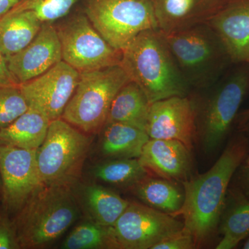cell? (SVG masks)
Segmentation results:
<instances>
[{"label":"cell","instance_id":"6da1fadb","mask_svg":"<svg viewBox=\"0 0 249 249\" xmlns=\"http://www.w3.org/2000/svg\"><path fill=\"white\" fill-rule=\"evenodd\" d=\"M248 137L241 134L229 142L212 168L193 179L183 181L184 201L178 215L183 229L199 247L213 233L220 222L232 177L249 150Z\"/></svg>","mask_w":249,"mask_h":249},{"label":"cell","instance_id":"7a4b0ae2","mask_svg":"<svg viewBox=\"0 0 249 249\" xmlns=\"http://www.w3.org/2000/svg\"><path fill=\"white\" fill-rule=\"evenodd\" d=\"M119 65L129 80L142 88L150 103L188 96L192 89L159 29L139 34L121 52Z\"/></svg>","mask_w":249,"mask_h":249},{"label":"cell","instance_id":"3957f363","mask_svg":"<svg viewBox=\"0 0 249 249\" xmlns=\"http://www.w3.org/2000/svg\"><path fill=\"white\" fill-rule=\"evenodd\" d=\"M74 186L43 185L13 222L20 249L44 248L58 240L81 217Z\"/></svg>","mask_w":249,"mask_h":249},{"label":"cell","instance_id":"277c9868","mask_svg":"<svg viewBox=\"0 0 249 249\" xmlns=\"http://www.w3.org/2000/svg\"><path fill=\"white\" fill-rule=\"evenodd\" d=\"M162 34L191 88L208 89L233 65L222 41L208 24Z\"/></svg>","mask_w":249,"mask_h":249},{"label":"cell","instance_id":"5b68a950","mask_svg":"<svg viewBox=\"0 0 249 249\" xmlns=\"http://www.w3.org/2000/svg\"><path fill=\"white\" fill-rule=\"evenodd\" d=\"M196 101V128L206 152L213 151L227 138L249 91V64H233Z\"/></svg>","mask_w":249,"mask_h":249},{"label":"cell","instance_id":"8992f818","mask_svg":"<svg viewBox=\"0 0 249 249\" xmlns=\"http://www.w3.org/2000/svg\"><path fill=\"white\" fill-rule=\"evenodd\" d=\"M131 81L120 65L80 73L62 119L85 133H99L119 90Z\"/></svg>","mask_w":249,"mask_h":249},{"label":"cell","instance_id":"52a82bcc","mask_svg":"<svg viewBox=\"0 0 249 249\" xmlns=\"http://www.w3.org/2000/svg\"><path fill=\"white\" fill-rule=\"evenodd\" d=\"M63 120L51 121L44 142L37 150V163L43 185L78 183L93 138Z\"/></svg>","mask_w":249,"mask_h":249},{"label":"cell","instance_id":"ba28073f","mask_svg":"<svg viewBox=\"0 0 249 249\" xmlns=\"http://www.w3.org/2000/svg\"><path fill=\"white\" fill-rule=\"evenodd\" d=\"M85 14L103 38L120 52L141 33L158 29L152 0H87Z\"/></svg>","mask_w":249,"mask_h":249},{"label":"cell","instance_id":"9c48e42d","mask_svg":"<svg viewBox=\"0 0 249 249\" xmlns=\"http://www.w3.org/2000/svg\"><path fill=\"white\" fill-rule=\"evenodd\" d=\"M62 60L79 72L120 65L121 52L113 48L85 14H78L56 28Z\"/></svg>","mask_w":249,"mask_h":249},{"label":"cell","instance_id":"30bf717a","mask_svg":"<svg viewBox=\"0 0 249 249\" xmlns=\"http://www.w3.org/2000/svg\"><path fill=\"white\" fill-rule=\"evenodd\" d=\"M183 227V222L175 216L144 204L129 202L120 217L108 229L112 249H152Z\"/></svg>","mask_w":249,"mask_h":249},{"label":"cell","instance_id":"8fae6325","mask_svg":"<svg viewBox=\"0 0 249 249\" xmlns=\"http://www.w3.org/2000/svg\"><path fill=\"white\" fill-rule=\"evenodd\" d=\"M0 180L5 213L16 216L43 186L37 150L0 145Z\"/></svg>","mask_w":249,"mask_h":249},{"label":"cell","instance_id":"7c38bea8","mask_svg":"<svg viewBox=\"0 0 249 249\" xmlns=\"http://www.w3.org/2000/svg\"><path fill=\"white\" fill-rule=\"evenodd\" d=\"M80 73L60 61L43 74L19 85L29 107L34 108L51 121L60 119L73 96Z\"/></svg>","mask_w":249,"mask_h":249},{"label":"cell","instance_id":"4fadbf2b","mask_svg":"<svg viewBox=\"0 0 249 249\" xmlns=\"http://www.w3.org/2000/svg\"><path fill=\"white\" fill-rule=\"evenodd\" d=\"M188 96L151 103L146 127L150 139L178 141L191 150L197 132L196 106V100Z\"/></svg>","mask_w":249,"mask_h":249},{"label":"cell","instance_id":"5bb4252c","mask_svg":"<svg viewBox=\"0 0 249 249\" xmlns=\"http://www.w3.org/2000/svg\"><path fill=\"white\" fill-rule=\"evenodd\" d=\"M62 60L61 44L52 23H43L31 43L7 59L10 71L19 85L40 76Z\"/></svg>","mask_w":249,"mask_h":249},{"label":"cell","instance_id":"9a60e30c","mask_svg":"<svg viewBox=\"0 0 249 249\" xmlns=\"http://www.w3.org/2000/svg\"><path fill=\"white\" fill-rule=\"evenodd\" d=\"M206 24L222 41L232 64H249V0H221Z\"/></svg>","mask_w":249,"mask_h":249},{"label":"cell","instance_id":"2e32d148","mask_svg":"<svg viewBox=\"0 0 249 249\" xmlns=\"http://www.w3.org/2000/svg\"><path fill=\"white\" fill-rule=\"evenodd\" d=\"M191 149L175 140L149 139L139 160L142 166L160 178L184 181L192 170Z\"/></svg>","mask_w":249,"mask_h":249},{"label":"cell","instance_id":"e0dca14e","mask_svg":"<svg viewBox=\"0 0 249 249\" xmlns=\"http://www.w3.org/2000/svg\"><path fill=\"white\" fill-rule=\"evenodd\" d=\"M221 0H152L158 29L171 34L206 24Z\"/></svg>","mask_w":249,"mask_h":249},{"label":"cell","instance_id":"ac0fdd59","mask_svg":"<svg viewBox=\"0 0 249 249\" xmlns=\"http://www.w3.org/2000/svg\"><path fill=\"white\" fill-rule=\"evenodd\" d=\"M98 134V153L103 160L139 159L150 139L145 131L118 122H106Z\"/></svg>","mask_w":249,"mask_h":249},{"label":"cell","instance_id":"d6986e66","mask_svg":"<svg viewBox=\"0 0 249 249\" xmlns=\"http://www.w3.org/2000/svg\"><path fill=\"white\" fill-rule=\"evenodd\" d=\"M75 193L88 219L111 227L127 209L129 201L119 194L98 183L74 186Z\"/></svg>","mask_w":249,"mask_h":249},{"label":"cell","instance_id":"ffe728a7","mask_svg":"<svg viewBox=\"0 0 249 249\" xmlns=\"http://www.w3.org/2000/svg\"><path fill=\"white\" fill-rule=\"evenodd\" d=\"M51 121L40 111L29 107L0 130V145L37 150L47 136Z\"/></svg>","mask_w":249,"mask_h":249},{"label":"cell","instance_id":"44dd1931","mask_svg":"<svg viewBox=\"0 0 249 249\" xmlns=\"http://www.w3.org/2000/svg\"><path fill=\"white\" fill-rule=\"evenodd\" d=\"M42 23L31 11H9L0 19V50L6 59L35 38Z\"/></svg>","mask_w":249,"mask_h":249},{"label":"cell","instance_id":"7402d4cb","mask_svg":"<svg viewBox=\"0 0 249 249\" xmlns=\"http://www.w3.org/2000/svg\"><path fill=\"white\" fill-rule=\"evenodd\" d=\"M150 105L142 88L134 82L129 81L113 100L107 122L130 124L146 132Z\"/></svg>","mask_w":249,"mask_h":249},{"label":"cell","instance_id":"603a6c76","mask_svg":"<svg viewBox=\"0 0 249 249\" xmlns=\"http://www.w3.org/2000/svg\"><path fill=\"white\" fill-rule=\"evenodd\" d=\"M134 195L152 209L175 216L182 207L184 192L170 180L144 177L131 187Z\"/></svg>","mask_w":249,"mask_h":249},{"label":"cell","instance_id":"cb8c5ba5","mask_svg":"<svg viewBox=\"0 0 249 249\" xmlns=\"http://www.w3.org/2000/svg\"><path fill=\"white\" fill-rule=\"evenodd\" d=\"M230 206L224 207L221 217L220 231L222 238L217 249H232L249 236V199L234 190Z\"/></svg>","mask_w":249,"mask_h":249},{"label":"cell","instance_id":"d4e9b609","mask_svg":"<svg viewBox=\"0 0 249 249\" xmlns=\"http://www.w3.org/2000/svg\"><path fill=\"white\" fill-rule=\"evenodd\" d=\"M147 174L139 159L103 160L91 169L98 181L115 186L132 187Z\"/></svg>","mask_w":249,"mask_h":249},{"label":"cell","instance_id":"484cf974","mask_svg":"<svg viewBox=\"0 0 249 249\" xmlns=\"http://www.w3.org/2000/svg\"><path fill=\"white\" fill-rule=\"evenodd\" d=\"M63 249H112L109 229L88 219L70 232L61 245Z\"/></svg>","mask_w":249,"mask_h":249},{"label":"cell","instance_id":"4316f807","mask_svg":"<svg viewBox=\"0 0 249 249\" xmlns=\"http://www.w3.org/2000/svg\"><path fill=\"white\" fill-rule=\"evenodd\" d=\"M78 0H19L10 11H31L42 23H53L70 12Z\"/></svg>","mask_w":249,"mask_h":249},{"label":"cell","instance_id":"83f0119b","mask_svg":"<svg viewBox=\"0 0 249 249\" xmlns=\"http://www.w3.org/2000/svg\"><path fill=\"white\" fill-rule=\"evenodd\" d=\"M29 109L19 85H0V130Z\"/></svg>","mask_w":249,"mask_h":249},{"label":"cell","instance_id":"f1b7e54d","mask_svg":"<svg viewBox=\"0 0 249 249\" xmlns=\"http://www.w3.org/2000/svg\"><path fill=\"white\" fill-rule=\"evenodd\" d=\"M196 247L191 234L184 229L163 239L154 246L152 249H191Z\"/></svg>","mask_w":249,"mask_h":249},{"label":"cell","instance_id":"f546056e","mask_svg":"<svg viewBox=\"0 0 249 249\" xmlns=\"http://www.w3.org/2000/svg\"><path fill=\"white\" fill-rule=\"evenodd\" d=\"M20 249L13 221L7 214L0 215V249Z\"/></svg>","mask_w":249,"mask_h":249},{"label":"cell","instance_id":"4dcf8cb0","mask_svg":"<svg viewBox=\"0 0 249 249\" xmlns=\"http://www.w3.org/2000/svg\"><path fill=\"white\" fill-rule=\"evenodd\" d=\"M240 129V131L247 134L249 141V121ZM237 169L240 170L239 186L235 190L240 192L242 194L249 199V150L245 160Z\"/></svg>","mask_w":249,"mask_h":249},{"label":"cell","instance_id":"1f68e13d","mask_svg":"<svg viewBox=\"0 0 249 249\" xmlns=\"http://www.w3.org/2000/svg\"><path fill=\"white\" fill-rule=\"evenodd\" d=\"M0 85H19L10 71L7 59L0 50Z\"/></svg>","mask_w":249,"mask_h":249},{"label":"cell","instance_id":"d6a6232c","mask_svg":"<svg viewBox=\"0 0 249 249\" xmlns=\"http://www.w3.org/2000/svg\"><path fill=\"white\" fill-rule=\"evenodd\" d=\"M19 0H0V19L18 4Z\"/></svg>","mask_w":249,"mask_h":249},{"label":"cell","instance_id":"836d02e7","mask_svg":"<svg viewBox=\"0 0 249 249\" xmlns=\"http://www.w3.org/2000/svg\"><path fill=\"white\" fill-rule=\"evenodd\" d=\"M249 121V108L245 111L238 114L236 119L235 123L238 126V128L241 129Z\"/></svg>","mask_w":249,"mask_h":249},{"label":"cell","instance_id":"e575fe53","mask_svg":"<svg viewBox=\"0 0 249 249\" xmlns=\"http://www.w3.org/2000/svg\"><path fill=\"white\" fill-rule=\"evenodd\" d=\"M243 249H249V236L248 238H247V241H246L245 243L244 244Z\"/></svg>","mask_w":249,"mask_h":249},{"label":"cell","instance_id":"d590c367","mask_svg":"<svg viewBox=\"0 0 249 249\" xmlns=\"http://www.w3.org/2000/svg\"><path fill=\"white\" fill-rule=\"evenodd\" d=\"M0 190H1V180H0Z\"/></svg>","mask_w":249,"mask_h":249}]
</instances>
